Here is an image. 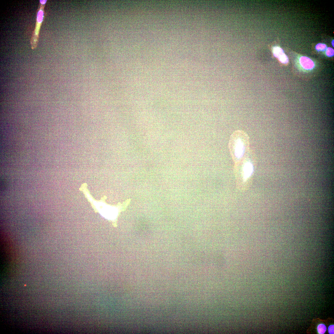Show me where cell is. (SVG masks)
Returning a JSON list of instances; mask_svg holds the SVG:
<instances>
[{
	"label": "cell",
	"mask_w": 334,
	"mask_h": 334,
	"mask_svg": "<svg viewBox=\"0 0 334 334\" xmlns=\"http://www.w3.org/2000/svg\"><path fill=\"white\" fill-rule=\"evenodd\" d=\"M256 164L255 154L254 151L250 149L245 157L234 163L233 172L236 186L240 191H245L250 187L252 182Z\"/></svg>",
	"instance_id": "obj_1"
},
{
	"label": "cell",
	"mask_w": 334,
	"mask_h": 334,
	"mask_svg": "<svg viewBox=\"0 0 334 334\" xmlns=\"http://www.w3.org/2000/svg\"><path fill=\"white\" fill-rule=\"evenodd\" d=\"M249 137L244 131L237 130L230 136L229 148L234 163L242 160L248 153L250 150Z\"/></svg>",
	"instance_id": "obj_2"
},
{
	"label": "cell",
	"mask_w": 334,
	"mask_h": 334,
	"mask_svg": "<svg viewBox=\"0 0 334 334\" xmlns=\"http://www.w3.org/2000/svg\"><path fill=\"white\" fill-rule=\"evenodd\" d=\"M39 8L38 9L36 22L35 29L31 39V48L34 49L36 48L39 40L40 29L44 17V9L47 0H40Z\"/></svg>",
	"instance_id": "obj_3"
},
{
	"label": "cell",
	"mask_w": 334,
	"mask_h": 334,
	"mask_svg": "<svg viewBox=\"0 0 334 334\" xmlns=\"http://www.w3.org/2000/svg\"><path fill=\"white\" fill-rule=\"evenodd\" d=\"M272 52L273 55L278 58L281 63L285 64L288 63V58L281 48L275 46L273 48Z\"/></svg>",
	"instance_id": "obj_4"
},
{
	"label": "cell",
	"mask_w": 334,
	"mask_h": 334,
	"mask_svg": "<svg viewBox=\"0 0 334 334\" xmlns=\"http://www.w3.org/2000/svg\"><path fill=\"white\" fill-rule=\"evenodd\" d=\"M103 208L100 210V212L104 216L110 220H113L116 218L118 212L115 209L108 207Z\"/></svg>",
	"instance_id": "obj_5"
},
{
	"label": "cell",
	"mask_w": 334,
	"mask_h": 334,
	"mask_svg": "<svg viewBox=\"0 0 334 334\" xmlns=\"http://www.w3.org/2000/svg\"><path fill=\"white\" fill-rule=\"evenodd\" d=\"M299 62L302 67L306 70H311L315 66V64L313 61L306 57H301L299 59Z\"/></svg>",
	"instance_id": "obj_6"
},
{
	"label": "cell",
	"mask_w": 334,
	"mask_h": 334,
	"mask_svg": "<svg viewBox=\"0 0 334 334\" xmlns=\"http://www.w3.org/2000/svg\"><path fill=\"white\" fill-rule=\"evenodd\" d=\"M317 331L319 334H323L326 330V327L323 324L321 323L318 325L317 327Z\"/></svg>",
	"instance_id": "obj_7"
},
{
	"label": "cell",
	"mask_w": 334,
	"mask_h": 334,
	"mask_svg": "<svg viewBox=\"0 0 334 334\" xmlns=\"http://www.w3.org/2000/svg\"><path fill=\"white\" fill-rule=\"evenodd\" d=\"M315 49L318 51H324L326 49V45L322 43H319L315 46Z\"/></svg>",
	"instance_id": "obj_8"
},
{
	"label": "cell",
	"mask_w": 334,
	"mask_h": 334,
	"mask_svg": "<svg viewBox=\"0 0 334 334\" xmlns=\"http://www.w3.org/2000/svg\"><path fill=\"white\" fill-rule=\"evenodd\" d=\"M326 54L327 56L329 57L333 56L334 54V49L332 48L328 47L326 49Z\"/></svg>",
	"instance_id": "obj_9"
},
{
	"label": "cell",
	"mask_w": 334,
	"mask_h": 334,
	"mask_svg": "<svg viewBox=\"0 0 334 334\" xmlns=\"http://www.w3.org/2000/svg\"><path fill=\"white\" fill-rule=\"evenodd\" d=\"M334 325H330L328 327V330L329 334H333L334 333Z\"/></svg>",
	"instance_id": "obj_10"
},
{
	"label": "cell",
	"mask_w": 334,
	"mask_h": 334,
	"mask_svg": "<svg viewBox=\"0 0 334 334\" xmlns=\"http://www.w3.org/2000/svg\"><path fill=\"white\" fill-rule=\"evenodd\" d=\"M333 43H334V40H333L332 41V45L333 46H334Z\"/></svg>",
	"instance_id": "obj_11"
}]
</instances>
